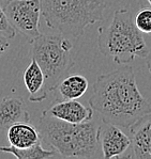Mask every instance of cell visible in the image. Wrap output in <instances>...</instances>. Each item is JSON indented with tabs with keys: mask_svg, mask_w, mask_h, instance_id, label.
Wrapping results in <instances>:
<instances>
[{
	"mask_svg": "<svg viewBox=\"0 0 151 159\" xmlns=\"http://www.w3.org/2000/svg\"><path fill=\"white\" fill-rule=\"evenodd\" d=\"M89 105L102 121L120 128H130L151 111L136 82L132 65H123L97 77Z\"/></svg>",
	"mask_w": 151,
	"mask_h": 159,
	"instance_id": "1",
	"label": "cell"
},
{
	"mask_svg": "<svg viewBox=\"0 0 151 159\" xmlns=\"http://www.w3.org/2000/svg\"><path fill=\"white\" fill-rule=\"evenodd\" d=\"M98 127L93 121L74 124L43 113L38 123L41 139L67 158H93L99 150Z\"/></svg>",
	"mask_w": 151,
	"mask_h": 159,
	"instance_id": "2",
	"label": "cell"
},
{
	"mask_svg": "<svg viewBox=\"0 0 151 159\" xmlns=\"http://www.w3.org/2000/svg\"><path fill=\"white\" fill-rule=\"evenodd\" d=\"M97 43L100 52L119 65L130 64L136 58H146L148 52L143 33L128 9L117 10L111 24L100 27Z\"/></svg>",
	"mask_w": 151,
	"mask_h": 159,
	"instance_id": "3",
	"label": "cell"
},
{
	"mask_svg": "<svg viewBox=\"0 0 151 159\" xmlns=\"http://www.w3.org/2000/svg\"><path fill=\"white\" fill-rule=\"evenodd\" d=\"M105 9V0H41L46 26L68 38H78L88 26L103 20Z\"/></svg>",
	"mask_w": 151,
	"mask_h": 159,
	"instance_id": "4",
	"label": "cell"
},
{
	"mask_svg": "<svg viewBox=\"0 0 151 159\" xmlns=\"http://www.w3.org/2000/svg\"><path fill=\"white\" fill-rule=\"evenodd\" d=\"M31 59H35L45 77L48 92L57 85L75 65L71 55L73 44L68 36L61 33L40 34L32 42Z\"/></svg>",
	"mask_w": 151,
	"mask_h": 159,
	"instance_id": "5",
	"label": "cell"
},
{
	"mask_svg": "<svg viewBox=\"0 0 151 159\" xmlns=\"http://www.w3.org/2000/svg\"><path fill=\"white\" fill-rule=\"evenodd\" d=\"M3 9L16 32L28 39L29 42L41 34L39 29L41 0H8Z\"/></svg>",
	"mask_w": 151,
	"mask_h": 159,
	"instance_id": "6",
	"label": "cell"
},
{
	"mask_svg": "<svg viewBox=\"0 0 151 159\" xmlns=\"http://www.w3.org/2000/svg\"><path fill=\"white\" fill-rule=\"evenodd\" d=\"M99 144L105 159L125 157L131 148V138L123 133L120 127L103 122L98 127Z\"/></svg>",
	"mask_w": 151,
	"mask_h": 159,
	"instance_id": "7",
	"label": "cell"
},
{
	"mask_svg": "<svg viewBox=\"0 0 151 159\" xmlns=\"http://www.w3.org/2000/svg\"><path fill=\"white\" fill-rule=\"evenodd\" d=\"M131 153L126 158L151 159V111L130 127Z\"/></svg>",
	"mask_w": 151,
	"mask_h": 159,
	"instance_id": "8",
	"label": "cell"
},
{
	"mask_svg": "<svg viewBox=\"0 0 151 159\" xmlns=\"http://www.w3.org/2000/svg\"><path fill=\"white\" fill-rule=\"evenodd\" d=\"M43 113L69 123L79 124L93 119V109L86 107L76 99H64L50 105Z\"/></svg>",
	"mask_w": 151,
	"mask_h": 159,
	"instance_id": "9",
	"label": "cell"
},
{
	"mask_svg": "<svg viewBox=\"0 0 151 159\" xmlns=\"http://www.w3.org/2000/svg\"><path fill=\"white\" fill-rule=\"evenodd\" d=\"M30 114L23 98L7 96L0 99V129H8L18 122H29Z\"/></svg>",
	"mask_w": 151,
	"mask_h": 159,
	"instance_id": "10",
	"label": "cell"
},
{
	"mask_svg": "<svg viewBox=\"0 0 151 159\" xmlns=\"http://www.w3.org/2000/svg\"><path fill=\"white\" fill-rule=\"evenodd\" d=\"M24 84L29 92L30 102H40L46 99L48 91L46 90L45 77L35 59H31V62L24 70Z\"/></svg>",
	"mask_w": 151,
	"mask_h": 159,
	"instance_id": "11",
	"label": "cell"
},
{
	"mask_svg": "<svg viewBox=\"0 0 151 159\" xmlns=\"http://www.w3.org/2000/svg\"><path fill=\"white\" fill-rule=\"evenodd\" d=\"M7 138L10 145L18 148H26L40 142L41 134L38 128L29 122H18L8 128Z\"/></svg>",
	"mask_w": 151,
	"mask_h": 159,
	"instance_id": "12",
	"label": "cell"
},
{
	"mask_svg": "<svg viewBox=\"0 0 151 159\" xmlns=\"http://www.w3.org/2000/svg\"><path fill=\"white\" fill-rule=\"evenodd\" d=\"M88 85L89 82L85 76L75 74L65 76L56 89L63 99H78L87 92Z\"/></svg>",
	"mask_w": 151,
	"mask_h": 159,
	"instance_id": "13",
	"label": "cell"
},
{
	"mask_svg": "<svg viewBox=\"0 0 151 159\" xmlns=\"http://www.w3.org/2000/svg\"><path fill=\"white\" fill-rule=\"evenodd\" d=\"M0 153H8L17 159H47L57 157L58 154L54 150H44L41 145V141L35 145L26 148H18L15 146H0Z\"/></svg>",
	"mask_w": 151,
	"mask_h": 159,
	"instance_id": "14",
	"label": "cell"
},
{
	"mask_svg": "<svg viewBox=\"0 0 151 159\" xmlns=\"http://www.w3.org/2000/svg\"><path fill=\"white\" fill-rule=\"evenodd\" d=\"M134 23L142 33H151V9L145 8L138 11Z\"/></svg>",
	"mask_w": 151,
	"mask_h": 159,
	"instance_id": "15",
	"label": "cell"
},
{
	"mask_svg": "<svg viewBox=\"0 0 151 159\" xmlns=\"http://www.w3.org/2000/svg\"><path fill=\"white\" fill-rule=\"evenodd\" d=\"M0 32L4 33L9 39H13L16 35V31L13 26L10 24L4 9L0 7Z\"/></svg>",
	"mask_w": 151,
	"mask_h": 159,
	"instance_id": "16",
	"label": "cell"
},
{
	"mask_svg": "<svg viewBox=\"0 0 151 159\" xmlns=\"http://www.w3.org/2000/svg\"><path fill=\"white\" fill-rule=\"evenodd\" d=\"M10 39L4 33L0 32V56L7 52V50L10 48Z\"/></svg>",
	"mask_w": 151,
	"mask_h": 159,
	"instance_id": "17",
	"label": "cell"
},
{
	"mask_svg": "<svg viewBox=\"0 0 151 159\" xmlns=\"http://www.w3.org/2000/svg\"><path fill=\"white\" fill-rule=\"evenodd\" d=\"M146 61H147V66H148V70H149V72L151 73V46H150L149 49H148L147 56H146Z\"/></svg>",
	"mask_w": 151,
	"mask_h": 159,
	"instance_id": "18",
	"label": "cell"
},
{
	"mask_svg": "<svg viewBox=\"0 0 151 159\" xmlns=\"http://www.w3.org/2000/svg\"><path fill=\"white\" fill-rule=\"evenodd\" d=\"M7 1H8V0H0V2H4V3H6Z\"/></svg>",
	"mask_w": 151,
	"mask_h": 159,
	"instance_id": "19",
	"label": "cell"
},
{
	"mask_svg": "<svg viewBox=\"0 0 151 159\" xmlns=\"http://www.w3.org/2000/svg\"><path fill=\"white\" fill-rule=\"evenodd\" d=\"M146 1H148V3H149L150 6H151V0H146Z\"/></svg>",
	"mask_w": 151,
	"mask_h": 159,
	"instance_id": "20",
	"label": "cell"
}]
</instances>
